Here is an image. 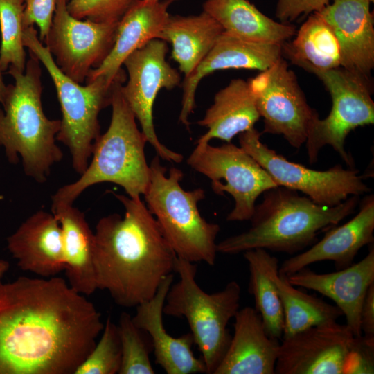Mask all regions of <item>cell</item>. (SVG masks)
Here are the masks:
<instances>
[{"label": "cell", "instance_id": "8992f818", "mask_svg": "<svg viewBox=\"0 0 374 374\" xmlns=\"http://www.w3.org/2000/svg\"><path fill=\"white\" fill-rule=\"evenodd\" d=\"M149 166L150 181L143 195L146 206L176 256L193 263L215 265L220 227L207 222L199 211L204 190H185L179 183L183 172L172 167L166 175L157 154Z\"/></svg>", "mask_w": 374, "mask_h": 374}, {"label": "cell", "instance_id": "cb8c5ba5", "mask_svg": "<svg viewBox=\"0 0 374 374\" xmlns=\"http://www.w3.org/2000/svg\"><path fill=\"white\" fill-rule=\"evenodd\" d=\"M62 234L64 271L69 285L84 296L97 289L94 265V232L84 213L73 204L51 206Z\"/></svg>", "mask_w": 374, "mask_h": 374}, {"label": "cell", "instance_id": "7bdbcfd3", "mask_svg": "<svg viewBox=\"0 0 374 374\" xmlns=\"http://www.w3.org/2000/svg\"><path fill=\"white\" fill-rule=\"evenodd\" d=\"M175 1H177V0H175Z\"/></svg>", "mask_w": 374, "mask_h": 374}, {"label": "cell", "instance_id": "d6986e66", "mask_svg": "<svg viewBox=\"0 0 374 374\" xmlns=\"http://www.w3.org/2000/svg\"><path fill=\"white\" fill-rule=\"evenodd\" d=\"M294 287L316 291L330 298L346 317L355 336L362 335L360 311L369 286L374 283V249L357 263L327 274L304 267L287 276Z\"/></svg>", "mask_w": 374, "mask_h": 374}, {"label": "cell", "instance_id": "d6a6232c", "mask_svg": "<svg viewBox=\"0 0 374 374\" xmlns=\"http://www.w3.org/2000/svg\"><path fill=\"white\" fill-rule=\"evenodd\" d=\"M121 364V348L117 325L108 317L100 339L74 374H116Z\"/></svg>", "mask_w": 374, "mask_h": 374}, {"label": "cell", "instance_id": "e0dca14e", "mask_svg": "<svg viewBox=\"0 0 374 374\" xmlns=\"http://www.w3.org/2000/svg\"><path fill=\"white\" fill-rule=\"evenodd\" d=\"M368 0H332L316 12L338 42L341 66L370 82L374 67L373 15Z\"/></svg>", "mask_w": 374, "mask_h": 374}, {"label": "cell", "instance_id": "ab89813d", "mask_svg": "<svg viewBox=\"0 0 374 374\" xmlns=\"http://www.w3.org/2000/svg\"><path fill=\"white\" fill-rule=\"evenodd\" d=\"M371 3H373L374 2V0H368Z\"/></svg>", "mask_w": 374, "mask_h": 374}, {"label": "cell", "instance_id": "6da1fadb", "mask_svg": "<svg viewBox=\"0 0 374 374\" xmlns=\"http://www.w3.org/2000/svg\"><path fill=\"white\" fill-rule=\"evenodd\" d=\"M103 328L62 278L0 280V374H74Z\"/></svg>", "mask_w": 374, "mask_h": 374}, {"label": "cell", "instance_id": "52a82bcc", "mask_svg": "<svg viewBox=\"0 0 374 374\" xmlns=\"http://www.w3.org/2000/svg\"><path fill=\"white\" fill-rule=\"evenodd\" d=\"M175 271L179 279L168 291L163 314L186 319L206 373L213 374L231 339L227 327L240 308V286L231 280L222 290L207 293L196 281V265L178 257Z\"/></svg>", "mask_w": 374, "mask_h": 374}, {"label": "cell", "instance_id": "4316f807", "mask_svg": "<svg viewBox=\"0 0 374 374\" xmlns=\"http://www.w3.org/2000/svg\"><path fill=\"white\" fill-rule=\"evenodd\" d=\"M224 29L204 11L196 15H170L159 39L172 45V58L188 76L213 48Z\"/></svg>", "mask_w": 374, "mask_h": 374}, {"label": "cell", "instance_id": "d4e9b609", "mask_svg": "<svg viewBox=\"0 0 374 374\" xmlns=\"http://www.w3.org/2000/svg\"><path fill=\"white\" fill-rule=\"evenodd\" d=\"M260 117L249 82L233 79L216 93L213 103L197 121L208 131L196 143H208L213 139L231 143L236 135L254 127Z\"/></svg>", "mask_w": 374, "mask_h": 374}, {"label": "cell", "instance_id": "277c9868", "mask_svg": "<svg viewBox=\"0 0 374 374\" xmlns=\"http://www.w3.org/2000/svg\"><path fill=\"white\" fill-rule=\"evenodd\" d=\"M29 53L24 72L8 68L15 83L7 85L0 106V145L9 162L17 163L19 155L25 174L43 183L63 157L55 143L61 121L49 119L44 112L40 62Z\"/></svg>", "mask_w": 374, "mask_h": 374}, {"label": "cell", "instance_id": "f1b7e54d", "mask_svg": "<svg viewBox=\"0 0 374 374\" xmlns=\"http://www.w3.org/2000/svg\"><path fill=\"white\" fill-rule=\"evenodd\" d=\"M249 271V292L253 296L255 309L262 319L267 334L281 339L284 328L282 302L274 280L279 272L278 260L264 249L243 252Z\"/></svg>", "mask_w": 374, "mask_h": 374}, {"label": "cell", "instance_id": "d590c367", "mask_svg": "<svg viewBox=\"0 0 374 374\" xmlns=\"http://www.w3.org/2000/svg\"><path fill=\"white\" fill-rule=\"evenodd\" d=\"M330 0H278L276 17L280 22L291 24L301 16L319 11Z\"/></svg>", "mask_w": 374, "mask_h": 374}, {"label": "cell", "instance_id": "60d3db41", "mask_svg": "<svg viewBox=\"0 0 374 374\" xmlns=\"http://www.w3.org/2000/svg\"><path fill=\"white\" fill-rule=\"evenodd\" d=\"M22 1L24 2L25 0H22Z\"/></svg>", "mask_w": 374, "mask_h": 374}, {"label": "cell", "instance_id": "9c48e42d", "mask_svg": "<svg viewBox=\"0 0 374 374\" xmlns=\"http://www.w3.org/2000/svg\"><path fill=\"white\" fill-rule=\"evenodd\" d=\"M281 339L275 373L362 374L364 339L347 324H321Z\"/></svg>", "mask_w": 374, "mask_h": 374}, {"label": "cell", "instance_id": "3957f363", "mask_svg": "<svg viewBox=\"0 0 374 374\" xmlns=\"http://www.w3.org/2000/svg\"><path fill=\"white\" fill-rule=\"evenodd\" d=\"M262 194L250 228L217 243V253L233 255L264 249L294 254L317 242L321 232L353 214L359 203V196L353 195L338 205L326 206L283 186Z\"/></svg>", "mask_w": 374, "mask_h": 374}, {"label": "cell", "instance_id": "7402d4cb", "mask_svg": "<svg viewBox=\"0 0 374 374\" xmlns=\"http://www.w3.org/2000/svg\"><path fill=\"white\" fill-rule=\"evenodd\" d=\"M175 0H136L118 22L114 44L102 64L92 69L86 78L89 82L98 77L109 82L126 76L121 68L134 51L159 37L167 22L169 6Z\"/></svg>", "mask_w": 374, "mask_h": 374}, {"label": "cell", "instance_id": "74e56055", "mask_svg": "<svg viewBox=\"0 0 374 374\" xmlns=\"http://www.w3.org/2000/svg\"><path fill=\"white\" fill-rule=\"evenodd\" d=\"M7 91V85L3 82L2 78V72L0 71V104H1L4 100Z\"/></svg>", "mask_w": 374, "mask_h": 374}, {"label": "cell", "instance_id": "f35d334b", "mask_svg": "<svg viewBox=\"0 0 374 374\" xmlns=\"http://www.w3.org/2000/svg\"><path fill=\"white\" fill-rule=\"evenodd\" d=\"M10 264L5 260L0 259V278L8 271Z\"/></svg>", "mask_w": 374, "mask_h": 374}, {"label": "cell", "instance_id": "9a60e30c", "mask_svg": "<svg viewBox=\"0 0 374 374\" xmlns=\"http://www.w3.org/2000/svg\"><path fill=\"white\" fill-rule=\"evenodd\" d=\"M69 0H57L50 30L44 40L56 65L69 78L82 84L99 67L115 42L118 23L82 20L70 15Z\"/></svg>", "mask_w": 374, "mask_h": 374}, {"label": "cell", "instance_id": "8d00e7d4", "mask_svg": "<svg viewBox=\"0 0 374 374\" xmlns=\"http://www.w3.org/2000/svg\"><path fill=\"white\" fill-rule=\"evenodd\" d=\"M360 328L365 338L374 339V283L368 288L362 302Z\"/></svg>", "mask_w": 374, "mask_h": 374}, {"label": "cell", "instance_id": "7c38bea8", "mask_svg": "<svg viewBox=\"0 0 374 374\" xmlns=\"http://www.w3.org/2000/svg\"><path fill=\"white\" fill-rule=\"evenodd\" d=\"M262 133L255 127L239 134L240 147L255 159L278 186L305 194L314 202L334 206L349 197L370 191L353 168L337 164L326 170L308 168L292 162L270 149L260 140Z\"/></svg>", "mask_w": 374, "mask_h": 374}, {"label": "cell", "instance_id": "ac0fdd59", "mask_svg": "<svg viewBox=\"0 0 374 374\" xmlns=\"http://www.w3.org/2000/svg\"><path fill=\"white\" fill-rule=\"evenodd\" d=\"M358 213L341 226L327 230L323 238L308 250L285 260L279 274L288 276L310 264L333 261L337 270L353 264L359 251L374 241V195L369 194L359 203Z\"/></svg>", "mask_w": 374, "mask_h": 374}, {"label": "cell", "instance_id": "e575fe53", "mask_svg": "<svg viewBox=\"0 0 374 374\" xmlns=\"http://www.w3.org/2000/svg\"><path fill=\"white\" fill-rule=\"evenodd\" d=\"M57 0H25L23 22L25 28L35 24L39 28V39L44 42L53 21Z\"/></svg>", "mask_w": 374, "mask_h": 374}, {"label": "cell", "instance_id": "b9f144b4", "mask_svg": "<svg viewBox=\"0 0 374 374\" xmlns=\"http://www.w3.org/2000/svg\"><path fill=\"white\" fill-rule=\"evenodd\" d=\"M1 199V197H0V199Z\"/></svg>", "mask_w": 374, "mask_h": 374}, {"label": "cell", "instance_id": "484cf974", "mask_svg": "<svg viewBox=\"0 0 374 374\" xmlns=\"http://www.w3.org/2000/svg\"><path fill=\"white\" fill-rule=\"evenodd\" d=\"M203 11L224 32L248 41L283 44L296 34L294 26L271 19L248 0H206Z\"/></svg>", "mask_w": 374, "mask_h": 374}, {"label": "cell", "instance_id": "f546056e", "mask_svg": "<svg viewBox=\"0 0 374 374\" xmlns=\"http://www.w3.org/2000/svg\"><path fill=\"white\" fill-rule=\"evenodd\" d=\"M283 309V338L310 327L337 321L343 315L341 310L321 299L308 294L292 285L286 276H274Z\"/></svg>", "mask_w": 374, "mask_h": 374}, {"label": "cell", "instance_id": "30bf717a", "mask_svg": "<svg viewBox=\"0 0 374 374\" xmlns=\"http://www.w3.org/2000/svg\"><path fill=\"white\" fill-rule=\"evenodd\" d=\"M312 73L328 91L332 107L327 117L320 119L318 116L312 123L305 143L309 162L315 163L319 151L328 145L353 168V159L345 149L346 139L355 129L374 123L370 82L342 67Z\"/></svg>", "mask_w": 374, "mask_h": 374}, {"label": "cell", "instance_id": "4dcf8cb0", "mask_svg": "<svg viewBox=\"0 0 374 374\" xmlns=\"http://www.w3.org/2000/svg\"><path fill=\"white\" fill-rule=\"evenodd\" d=\"M24 2L22 0H0V71L9 66L24 72L26 64L23 41Z\"/></svg>", "mask_w": 374, "mask_h": 374}, {"label": "cell", "instance_id": "ffe728a7", "mask_svg": "<svg viewBox=\"0 0 374 374\" xmlns=\"http://www.w3.org/2000/svg\"><path fill=\"white\" fill-rule=\"evenodd\" d=\"M7 247L22 270L51 278L64 271L60 224L55 215L39 210L7 238Z\"/></svg>", "mask_w": 374, "mask_h": 374}, {"label": "cell", "instance_id": "2e32d148", "mask_svg": "<svg viewBox=\"0 0 374 374\" xmlns=\"http://www.w3.org/2000/svg\"><path fill=\"white\" fill-rule=\"evenodd\" d=\"M282 57V44L248 41L224 31L206 57L184 78L179 121L189 130V116L195 107L196 89L203 78L225 69L263 71Z\"/></svg>", "mask_w": 374, "mask_h": 374}, {"label": "cell", "instance_id": "44dd1931", "mask_svg": "<svg viewBox=\"0 0 374 374\" xmlns=\"http://www.w3.org/2000/svg\"><path fill=\"white\" fill-rule=\"evenodd\" d=\"M173 279V274L166 276L155 295L136 307L132 320L139 328L148 334L155 362L166 373H206L204 362L197 358L192 350L195 343L191 333L174 337L168 333L163 326V308Z\"/></svg>", "mask_w": 374, "mask_h": 374}, {"label": "cell", "instance_id": "603a6c76", "mask_svg": "<svg viewBox=\"0 0 374 374\" xmlns=\"http://www.w3.org/2000/svg\"><path fill=\"white\" fill-rule=\"evenodd\" d=\"M234 319L233 335L213 374H274L280 342L267 334L260 314L246 306Z\"/></svg>", "mask_w": 374, "mask_h": 374}, {"label": "cell", "instance_id": "5bb4252c", "mask_svg": "<svg viewBox=\"0 0 374 374\" xmlns=\"http://www.w3.org/2000/svg\"><path fill=\"white\" fill-rule=\"evenodd\" d=\"M168 51L167 42L160 39L148 42L132 53L123 62L129 79L121 87L122 93L141 132L155 150L157 154L168 161L180 163L184 157L163 145L155 132L153 107L159 91L165 88L170 90L180 82L179 72L166 60Z\"/></svg>", "mask_w": 374, "mask_h": 374}, {"label": "cell", "instance_id": "1f68e13d", "mask_svg": "<svg viewBox=\"0 0 374 374\" xmlns=\"http://www.w3.org/2000/svg\"><path fill=\"white\" fill-rule=\"evenodd\" d=\"M121 348V364L118 374H154L150 359V348L143 330L132 320V316L122 312L117 324Z\"/></svg>", "mask_w": 374, "mask_h": 374}, {"label": "cell", "instance_id": "83f0119b", "mask_svg": "<svg viewBox=\"0 0 374 374\" xmlns=\"http://www.w3.org/2000/svg\"><path fill=\"white\" fill-rule=\"evenodd\" d=\"M282 52L294 64L311 73L341 66L337 38L317 12L310 14L292 42L282 44Z\"/></svg>", "mask_w": 374, "mask_h": 374}, {"label": "cell", "instance_id": "7a4b0ae2", "mask_svg": "<svg viewBox=\"0 0 374 374\" xmlns=\"http://www.w3.org/2000/svg\"><path fill=\"white\" fill-rule=\"evenodd\" d=\"M111 193L125 214L103 217L96 226L97 289L107 291L118 305L136 308L175 271L177 256L141 197Z\"/></svg>", "mask_w": 374, "mask_h": 374}, {"label": "cell", "instance_id": "5b68a950", "mask_svg": "<svg viewBox=\"0 0 374 374\" xmlns=\"http://www.w3.org/2000/svg\"><path fill=\"white\" fill-rule=\"evenodd\" d=\"M123 83L115 84L110 124L96 141L91 163L78 179L55 192L51 206L73 204L84 190L103 182L120 186L132 198L141 197L146 191L150 181V166L145 155L147 140L122 93Z\"/></svg>", "mask_w": 374, "mask_h": 374}, {"label": "cell", "instance_id": "836d02e7", "mask_svg": "<svg viewBox=\"0 0 374 374\" xmlns=\"http://www.w3.org/2000/svg\"><path fill=\"white\" fill-rule=\"evenodd\" d=\"M136 0H69L71 15L98 23H118Z\"/></svg>", "mask_w": 374, "mask_h": 374}, {"label": "cell", "instance_id": "ba28073f", "mask_svg": "<svg viewBox=\"0 0 374 374\" xmlns=\"http://www.w3.org/2000/svg\"><path fill=\"white\" fill-rule=\"evenodd\" d=\"M23 41L44 65L55 85L62 112L56 140L68 148L72 166L80 175L87 167L93 145L100 135L99 113L111 105L116 82H125L126 76L113 82L100 76L82 86L59 69L33 26L24 29Z\"/></svg>", "mask_w": 374, "mask_h": 374}, {"label": "cell", "instance_id": "8fae6325", "mask_svg": "<svg viewBox=\"0 0 374 374\" xmlns=\"http://www.w3.org/2000/svg\"><path fill=\"white\" fill-rule=\"evenodd\" d=\"M197 146L186 162L194 170L211 181L213 191L219 195L230 194L235 201L226 220H250L258 197L278 186L269 173L241 147L231 143L213 146L208 143Z\"/></svg>", "mask_w": 374, "mask_h": 374}, {"label": "cell", "instance_id": "4fadbf2b", "mask_svg": "<svg viewBox=\"0 0 374 374\" xmlns=\"http://www.w3.org/2000/svg\"><path fill=\"white\" fill-rule=\"evenodd\" d=\"M248 82L263 118L262 133L282 135L290 145L300 149L319 114L308 105L287 62L282 57Z\"/></svg>", "mask_w": 374, "mask_h": 374}]
</instances>
